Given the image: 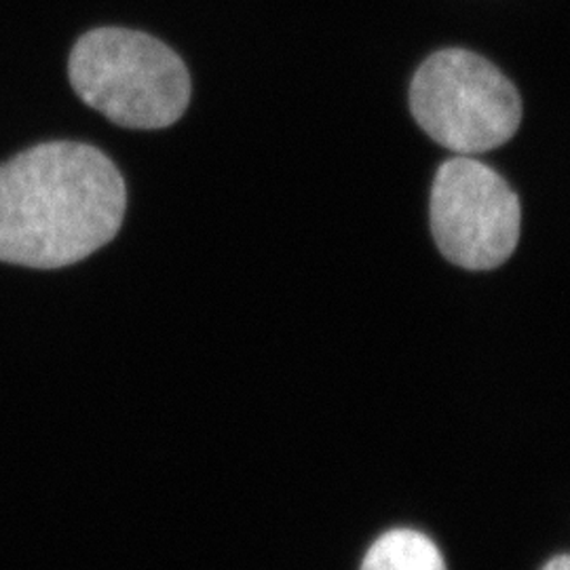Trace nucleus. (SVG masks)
Listing matches in <instances>:
<instances>
[{"label": "nucleus", "instance_id": "obj_1", "mask_svg": "<svg viewBox=\"0 0 570 570\" xmlns=\"http://www.w3.org/2000/svg\"><path fill=\"white\" fill-rule=\"evenodd\" d=\"M125 207L121 171L102 150L37 144L0 165V263L77 265L117 237Z\"/></svg>", "mask_w": 570, "mask_h": 570}, {"label": "nucleus", "instance_id": "obj_2", "mask_svg": "<svg viewBox=\"0 0 570 570\" xmlns=\"http://www.w3.org/2000/svg\"><path fill=\"white\" fill-rule=\"evenodd\" d=\"M68 77L82 102L127 129H164L183 119L190 75L165 42L127 28H98L75 45Z\"/></svg>", "mask_w": 570, "mask_h": 570}, {"label": "nucleus", "instance_id": "obj_3", "mask_svg": "<svg viewBox=\"0 0 570 570\" xmlns=\"http://www.w3.org/2000/svg\"><path fill=\"white\" fill-rule=\"evenodd\" d=\"M410 108L435 142L461 157L503 146L522 121L513 82L465 49L438 51L423 61L410 87Z\"/></svg>", "mask_w": 570, "mask_h": 570}, {"label": "nucleus", "instance_id": "obj_4", "mask_svg": "<svg viewBox=\"0 0 570 570\" xmlns=\"http://www.w3.org/2000/svg\"><path fill=\"white\" fill-rule=\"evenodd\" d=\"M431 230L444 258L469 271L503 265L520 239V202L492 167L450 159L431 188Z\"/></svg>", "mask_w": 570, "mask_h": 570}, {"label": "nucleus", "instance_id": "obj_5", "mask_svg": "<svg viewBox=\"0 0 570 570\" xmlns=\"http://www.w3.org/2000/svg\"><path fill=\"white\" fill-rule=\"evenodd\" d=\"M362 570H446V562L428 534L395 529L374 541L362 562Z\"/></svg>", "mask_w": 570, "mask_h": 570}, {"label": "nucleus", "instance_id": "obj_6", "mask_svg": "<svg viewBox=\"0 0 570 570\" xmlns=\"http://www.w3.org/2000/svg\"><path fill=\"white\" fill-rule=\"evenodd\" d=\"M541 570H570V556H556Z\"/></svg>", "mask_w": 570, "mask_h": 570}]
</instances>
